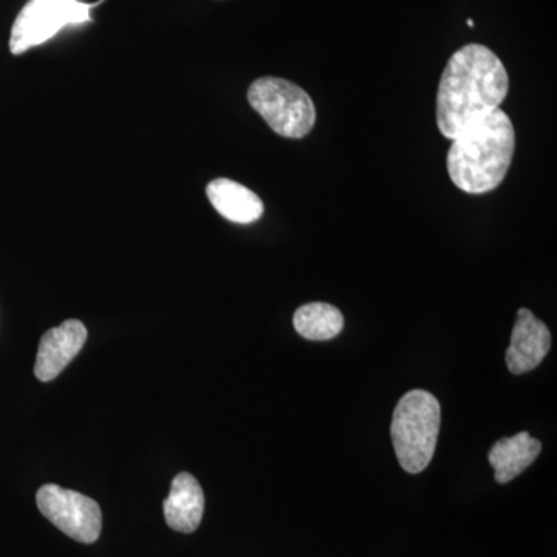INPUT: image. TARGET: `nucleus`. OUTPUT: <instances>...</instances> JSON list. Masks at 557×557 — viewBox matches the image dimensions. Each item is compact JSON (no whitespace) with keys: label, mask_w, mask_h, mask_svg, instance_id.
Masks as SVG:
<instances>
[{"label":"nucleus","mask_w":557,"mask_h":557,"mask_svg":"<svg viewBox=\"0 0 557 557\" xmlns=\"http://www.w3.org/2000/svg\"><path fill=\"white\" fill-rule=\"evenodd\" d=\"M508 90L507 69L493 50L480 44L461 47L440 79L438 131L445 138H456L472 121L500 109Z\"/></svg>","instance_id":"1"},{"label":"nucleus","mask_w":557,"mask_h":557,"mask_svg":"<svg viewBox=\"0 0 557 557\" xmlns=\"http://www.w3.org/2000/svg\"><path fill=\"white\" fill-rule=\"evenodd\" d=\"M450 141L448 174L458 189L486 194L507 177L515 157L516 132L504 110H493L472 121Z\"/></svg>","instance_id":"2"},{"label":"nucleus","mask_w":557,"mask_h":557,"mask_svg":"<svg viewBox=\"0 0 557 557\" xmlns=\"http://www.w3.org/2000/svg\"><path fill=\"white\" fill-rule=\"evenodd\" d=\"M442 424L438 399L416 388L403 395L392 417L391 435L401 468L420 474L429 467L437 448Z\"/></svg>","instance_id":"3"},{"label":"nucleus","mask_w":557,"mask_h":557,"mask_svg":"<svg viewBox=\"0 0 557 557\" xmlns=\"http://www.w3.org/2000/svg\"><path fill=\"white\" fill-rule=\"evenodd\" d=\"M248 101L281 137L304 138L317 123V108L310 95L287 79H256L249 86Z\"/></svg>","instance_id":"4"},{"label":"nucleus","mask_w":557,"mask_h":557,"mask_svg":"<svg viewBox=\"0 0 557 557\" xmlns=\"http://www.w3.org/2000/svg\"><path fill=\"white\" fill-rule=\"evenodd\" d=\"M79 0H28L11 28L10 51L22 54L33 47L42 46L67 25L91 22L90 10L100 5Z\"/></svg>","instance_id":"5"},{"label":"nucleus","mask_w":557,"mask_h":557,"mask_svg":"<svg viewBox=\"0 0 557 557\" xmlns=\"http://www.w3.org/2000/svg\"><path fill=\"white\" fill-rule=\"evenodd\" d=\"M36 502L39 511L69 537L81 544H94L100 537L102 512L94 498L50 483L40 487Z\"/></svg>","instance_id":"6"},{"label":"nucleus","mask_w":557,"mask_h":557,"mask_svg":"<svg viewBox=\"0 0 557 557\" xmlns=\"http://www.w3.org/2000/svg\"><path fill=\"white\" fill-rule=\"evenodd\" d=\"M87 341L86 325L76 319L62 322L40 338L36 357L35 375L42 383L57 379L79 354Z\"/></svg>","instance_id":"7"},{"label":"nucleus","mask_w":557,"mask_h":557,"mask_svg":"<svg viewBox=\"0 0 557 557\" xmlns=\"http://www.w3.org/2000/svg\"><path fill=\"white\" fill-rule=\"evenodd\" d=\"M552 348V333L547 325L528 309H520L511 333L507 355L509 372L523 375L536 369Z\"/></svg>","instance_id":"8"},{"label":"nucleus","mask_w":557,"mask_h":557,"mask_svg":"<svg viewBox=\"0 0 557 557\" xmlns=\"http://www.w3.org/2000/svg\"><path fill=\"white\" fill-rule=\"evenodd\" d=\"M163 511L168 525L178 533H194L199 528L205 512V494L194 475L182 472L172 480Z\"/></svg>","instance_id":"9"},{"label":"nucleus","mask_w":557,"mask_h":557,"mask_svg":"<svg viewBox=\"0 0 557 557\" xmlns=\"http://www.w3.org/2000/svg\"><path fill=\"white\" fill-rule=\"evenodd\" d=\"M208 200L222 218L233 223L256 222L263 215V201L247 186L230 178H215L207 186Z\"/></svg>","instance_id":"10"},{"label":"nucleus","mask_w":557,"mask_h":557,"mask_svg":"<svg viewBox=\"0 0 557 557\" xmlns=\"http://www.w3.org/2000/svg\"><path fill=\"white\" fill-rule=\"evenodd\" d=\"M541 450L542 443L531 437L528 432L498 440L487 454V460L494 468L496 482L505 485L518 478L536 460Z\"/></svg>","instance_id":"11"},{"label":"nucleus","mask_w":557,"mask_h":557,"mask_svg":"<svg viewBox=\"0 0 557 557\" xmlns=\"http://www.w3.org/2000/svg\"><path fill=\"white\" fill-rule=\"evenodd\" d=\"M293 324L302 338L327 341L343 332L344 317L335 306L311 302L296 310Z\"/></svg>","instance_id":"12"},{"label":"nucleus","mask_w":557,"mask_h":557,"mask_svg":"<svg viewBox=\"0 0 557 557\" xmlns=\"http://www.w3.org/2000/svg\"><path fill=\"white\" fill-rule=\"evenodd\" d=\"M468 27H474V22H472V20H468Z\"/></svg>","instance_id":"13"}]
</instances>
